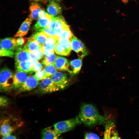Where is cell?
Wrapping results in <instances>:
<instances>
[{"instance_id": "cell-39", "label": "cell", "mask_w": 139, "mask_h": 139, "mask_svg": "<svg viewBox=\"0 0 139 139\" xmlns=\"http://www.w3.org/2000/svg\"><path fill=\"white\" fill-rule=\"evenodd\" d=\"M3 139H16V137L15 136L11 135V134L6 136L3 137L2 138Z\"/></svg>"}, {"instance_id": "cell-28", "label": "cell", "mask_w": 139, "mask_h": 139, "mask_svg": "<svg viewBox=\"0 0 139 139\" xmlns=\"http://www.w3.org/2000/svg\"><path fill=\"white\" fill-rule=\"evenodd\" d=\"M57 70L54 64L45 66L44 69L47 77H51L55 74L57 72Z\"/></svg>"}, {"instance_id": "cell-30", "label": "cell", "mask_w": 139, "mask_h": 139, "mask_svg": "<svg viewBox=\"0 0 139 139\" xmlns=\"http://www.w3.org/2000/svg\"><path fill=\"white\" fill-rule=\"evenodd\" d=\"M73 34L70 30V28L64 30L62 33L60 37L63 39L71 40Z\"/></svg>"}, {"instance_id": "cell-15", "label": "cell", "mask_w": 139, "mask_h": 139, "mask_svg": "<svg viewBox=\"0 0 139 139\" xmlns=\"http://www.w3.org/2000/svg\"><path fill=\"white\" fill-rule=\"evenodd\" d=\"M54 65L57 69L60 71H68L70 65L67 59L59 56H56Z\"/></svg>"}, {"instance_id": "cell-32", "label": "cell", "mask_w": 139, "mask_h": 139, "mask_svg": "<svg viewBox=\"0 0 139 139\" xmlns=\"http://www.w3.org/2000/svg\"><path fill=\"white\" fill-rule=\"evenodd\" d=\"M34 76L38 81L42 80L47 78L44 69H42L36 72Z\"/></svg>"}, {"instance_id": "cell-35", "label": "cell", "mask_w": 139, "mask_h": 139, "mask_svg": "<svg viewBox=\"0 0 139 139\" xmlns=\"http://www.w3.org/2000/svg\"><path fill=\"white\" fill-rule=\"evenodd\" d=\"M0 103V107H4L8 104L9 102L8 99L6 98L3 96H1Z\"/></svg>"}, {"instance_id": "cell-23", "label": "cell", "mask_w": 139, "mask_h": 139, "mask_svg": "<svg viewBox=\"0 0 139 139\" xmlns=\"http://www.w3.org/2000/svg\"><path fill=\"white\" fill-rule=\"evenodd\" d=\"M44 57L42 61L43 64L45 66L54 64L56 56L54 52L44 51Z\"/></svg>"}, {"instance_id": "cell-37", "label": "cell", "mask_w": 139, "mask_h": 139, "mask_svg": "<svg viewBox=\"0 0 139 139\" xmlns=\"http://www.w3.org/2000/svg\"><path fill=\"white\" fill-rule=\"evenodd\" d=\"M26 38L21 37L18 38L16 39V42L18 46H21L23 44L26 40Z\"/></svg>"}, {"instance_id": "cell-38", "label": "cell", "mask_w": 139, "mask_h": 139, "mask_svg": "<svg viewBox=\"0 0 139 139\" xmlns=\"http://www.w3.org/2000/svg\"><path fill=\"white\" fill-rule=\"evenodd\" d=\"M49 15V14L46 13L44 10L41 9L39 14V17H47Z\"/></svg>"}, {"instance_id": "cell-9", "label": "cell", "mask_w": 139, "mask_h": 139, "mask_svg": "<svg viewBox=\"0 0 139 139\" xmlns=\"http://www.w3.org/2000/svg\"><path fill=\"white\" fill-rule=\"evenodd\" d=\"M39 84V81L34 75L28 76L24 83L18 89V91L21 92L30 91L37 87Z\"/></svg>"}, {"instance_id": "cell-8", "label": "cell", "mask_w": 139, "mask_h": 139, "mask_svg": "<svg viewBox=\"0 0 139 139\" xmlns=\"http://www.w3.org/2000/svg\"><path fill=\"white\" fill-rule=\"evenodd\" d=\"M28 76L26 73L17 71L13 77L11 89H18L26 80Z\"/></svg>"}, {"instance_id": "cell-24", "label": "cell", "mask_w": 139, "mask_h": 139, "mask_svg": "<svg viewBox=\"0 0 139 139\" xmlns=\"http://www.w3.org/2000/svg\"><path fill=\"white\" fill-rule=\"evenodd\" d=\"M82 59H77L71 61L70 64L72 68L71 73L73 74H77L80 71L82 65Z\"/></svg>"}, {"instance_id": "cell-29", "label": "cell", "mask_w": 139, "mask_h": 139, "mask_svg": "<svg viewBox=\"0 0 139 139\" xmlns=\"http://www.w3.org/2000/svg\"><path fill=\"white\" fill-rule=\"evenodd\" d=\"M14 54L13 51L6 49L0 45V56H1L13 57Z\"/></svg>"}, {"instance_id": "cell-34", "label": "cell", "mask_w": 139, "mask_h": 139, "mask_svg": "<svg viewBox=\"0 0 139 139\" xmlns=\"http://www.w3.org/2000/svg\"><path fill=\"white\" fill-rule=\"evenodd\" d=\"M85 139H99V137L95 133H86L84 136Z\"/></svg>"}, {"instance_id": "cell-4", "label": "cell", "mask_w": 139, "mask_h": 139, "mask_svg": "<svg viewBox=\"0 0 139 139\" xmlns=\"http://www.w3.org/2000/svg\"><path fill=\"white\" fill-rule=\"evenodd\" d=\"M72 49L71 40L57 38L54 49L57 54L67 56L70 54Z\"/></svg>"}, {"instance_id": "cell-14", "label": "cell", "mask_w": 139, "mask_h": 139, "mask_svg": "<svg viewBox=\"0 0 139 139\" xmlns=\"http://www.w3.org/2000/svg\"><path fill=\"white\" fill-rule=\"evenodd\" d=\"M32 20L30 18H27L21 24L17 32L15 35L14 37H21L26 35L28 32Z\"/></svg>"}, {"instance_id": "cell-21", "label": "cell", "mask_w": 139, "mask_h": 139, "mask_svg": "<svg viewBox=\"0 0 139 139\" xmlns=\"http://www.w3.org/2000/svg\"><path fill=\"white\" fill-rule=\"evenodd\" d=\"M57 37L56 36H49L46 41L42 46L44 52L45 51L54 52Z\"/></svg>"}, {"instance_id": "cell-6", "label": "cell", "mask_w": 139, "mask_h": 139, "mask_svg": "<svg viewBox=\"0 0 139 139\" xmlns=\"http://www.w3.org/2000/svg\"><path fill=\"white\" fill-rule=\"evenodd\" d=\"M54 84L59 89H63L68 86L69 81L66 74L58 72L50 77Z\"/></svg>"}, {"instance_id": "cell-17", "label": "cell", "mask_w": 139, "mask_h": 139, "mask_svg": "<svg viewBox=\"0 0 139 139\" xmlns=\"http://www.w3.org/2000/svg\"><path fill=\"white\" fill-rule=\"evenodd\" d=\"M60 134L54 129H52L50 127H48L44 128L42 131L41 138L57 139L59 138Z\"/></svg>"}, {"instance_id": "cell-12", "label": "cell", "mask_w": 139, "mask_h": 139, "mask_svg": "<svg viewBox=\"0 0 139 139\" xmlns=\"http://www.w3.org/2000/svg\"><path fill=\"white\" fill-rule=\"evenodd\" d=\"M70 28L69 26L66 23L62 16H57V19L54 30L56 37H59L65 29Z\"/></svg>"}, {"instance_id": "cell-11", "label": "cell", "mask_w": 139, "mask_h": 139, "mask_svg": "<svg viewBox=\"0 0 139 139\" xmlns=\"http://www.w3.org/2000/svg\"><path fill=\"white\" fill-rule=\"evenodd\" d=\"M47 9L51 15L55 16L62 13V8L60 4L55 0H46Z\"/></svg>"}, {"instance_id": "cell-3", "label": "cell", "mask_w": 139, "mask_h": 139, "mask_svg": "<svg viewBox=\"0 0 139 139\" xmlns=\"http://www.w3.org/2000/svg\"><path fill=\"white\" fill-rule=\"evenodd\" d=\"M13 75L12 71L7 68H4L1 70V91H5L11 89L12 84L10 83V80L12 79Z\"/></svg>"}, {"instance_id": "cell-18", "label": "cell", "mask_w": 139, "mask_h": 139, "mask_svg": "<svg viewBox=\"0 0 139 139\" xmlns=\"http://www.w3.org/2000/svg\"><path fill=\"white\" fill-rule=\"evenodd\" d=\"M51 15L47 17H39L35 24L34 29L36 31L44 28L48 27L51 20Z\"/></svg>"}, {"instance_id": "cell-20", "label": "cell", "mask_w": 139, "mask_h": 139, "mask_svg": "<svg viewBox=\"0 0 139 139\" xmlns=\"http://www.w3.org/2000/svg\"><path fill=\"white\" fill-rule=\"evenodd\" d=\"M33 63L30 60L18 63H15L17 71H20L25 73L32 72V66Z\"/></svg>"}, {"instance_id": "cell-10", "label": "cell", "mask_w": 139, "mask_h": 139, "mask_svg": "<svg viewBox=\"0 0 139 139\" xmlns=\"http://www.w3.org/2000/svg\"><path fill=\"white\" fill-rule=\"evenodd\" d=\"M15 63H18L30 60L29 52L24 47H18L14 53Z\"/></svg>"}, {"instance_id": "cell-2", "label": "cell", "mask_w": 139, "mask_h": 139, "mask_svg": "<svg viewBox=\"0 0 139 139\" xmlns=\"http://www.w3.org/2000/svg\"><path fill=\"white\" fill-rule=\"evenodd\" d=\"M82 123L79 116H77L73 118L56 123L54 126V129L59 133L61 134L72 130Z\"/></svg>"}, {"instance_id": "cell-1", "label": "cell", "mask_w": 139, "mask_h": 139, "mask_svg": "<svg viewBox=\"0 0 139 139\" xmlns=\"http://www.w3.org/2000/svg\"><path fill=\"white\" fill-rule=\"evenodd\" d=\"M79 116L82 123L89 126L105 124L107 121L106 118L101 115L96 108L90 104L82 105Z\"/></svg>"}, {"instance_id": "cell-19", "label": "cell", "mask_w": 139, "mask_h": 139, "mask_svg": "<svg viewBox=\"0 0 139 139\" xmlns=\"http://www.w3.org/2000/svg\"><path fill=\"white\" fill-rule=\"evenodd\" d=\"M106 128L104 138L118 139L120 138L115 128L113 123H108Z\"/></svg>"}, {"instance_id": "cell-41", "label": "cell", "mask_w": 139, "mask_h": 139, "mask_svg": "<svg viewBox=\"0 0 139 139\" xmlns=\"http://www.w3.org/2000/svg\"><path fill=\"white\" fill-rule=\"evenodd\" d=\"M57 2H59L60 1V0H55Z\"/></svg>"}, {"instance_id": "cell-13", "label": "cell", "mask_w": 139, "mask_h": 139, "mask_svg": "<svg viewBox=\"0 0 139 139\" xmlns=\"http://www.w3.org/2000/svg\"><path fill=\"white\" fill-rule=\"evenodd\" d=\"M0 45L4 48L14 51L18 47L16 39L14 38H7L1 40Z\"/></svg>"}, {"instance_id": "cell-5", "label": "cell", "mask_w": 139, "mask_h": 139, "mask_svg": "<svg viewBox=\"0 0 139 139\" xmlns=\"http://www.w3.org/2000/svg\"><path fill=\"white\" fill-rule=\"evenodd\" d=\"M59 90L50 77H48L42 80L36 92L38 93L45 94L52 93Z\"/></svg>"}, {"instance_id": "cell-25", "label": "cell", "mask_w": 139, "mask_h": 139, "mask_svg": "<svg viewBox=\"0 0 139 139\" xmlns=\"http://www.w3.org/2000/svg\"><path fill=\"white\" fill-rule=\"evenodd\" d=\"M14 128L7 123H3L1 126V134L3 137L11 134L14 131Z\"/></svg>"}, {"instance_id": "cell-7", "label": "cell", "mask_w": 139, "mask_h": 139, "mask_svg": "<svg viewBox=\"0 0 139 139\" xmlns=\"http://www.w3.org/2000/svg\"><path fill=\"white\" fill-rule=\"evenodd\" d=\"M71 42L72 49L78 54L79 57L82 58L86 55V47L80 40L73 36L71 38Z\"/></svg>"}, {"instance_id": "cell-22", "label": "cell", "mask_w": 139, "mask_h": 139, "mask_svg": "<svg viewBox=\"0 0 139 139\" xmlns=\"http://www.w3.org/2000/svg\"><path fill=\"white\" fill-rule=\"evenodd\" d=\"M30 14L29 18L32 20H37L39 17V14L41 10L39 5L36 3H32L30 7Z\"/></svg>"}, {"instance_id": "cell-26", "label": "cell", "mask_w": 139, "mask_h": 139, "mask_svg": "<svg viewBox=\"0 0 139 139\" xmlns=\"http://www.w3.org/2000/svg\"><path fill=\"white\" fill-rule=\"evenodd\" d=\"M29 52L30 60L33 63L42 59L44 55L43 48L41 49L36 51Z\"/></svg>"}, {"instance_id": "cell-40", "label": "cell", "mask_w": 139, "mask_h": 139, "mask_svg": "<svg viewBox=\"0 0 139 139\" xmlns=\"http://www.w3.org/2000/svg\"><path fill=\"white\" fill-rule=\"evenodd\" d=\"M36 2H39L43 1L44 0H31Z\"/></svg>"}, {"instance_id": "cell-31", "label": "cell", "mask_w": 139, "mask_h": 139, "mask_svg": "<svg viewBox=\"0 0 139 139\" xmlns=\"http://www.w3.org/2000/svg\"><path fill=\"white\" fill-rule=\"evenodd\" d=\"M37 31L39 32H44L49 36H56L55 30L48 27L41 29L38 30Z\"/></svg>"}, {"instance_id": "cell-36", "label": "cell", "mask_w": 139, "mask_h": 139, "mask_svg": "<svg viewBox=\"0 0 139 139\" xmlns=\"http://www.w3.org/2000/svg\"><path fill=\"white\" fill-rule=\"evenodd\" d=\"M56 19L57 17H55L54 16L51 15V20L48 26V28L54 30L56 22Z\"/></svg>"}, {"instance_id": "cell-27", "label": "cell", "mask_w": 139, "mask_h": 139, "mask_svg": "<svg viewBox=\"0 0 139 139\" xmlns=\"http://www.w3.org/2000/svg\"><path fill=\"white\" fill-rule=\"evenodd\" d=\"M33 36L34 39L42 46L46 42L49 36L44 32H39Z\"/></svg>"}, {"instance_id": "cell-16", "label": "cell", "mask_w": 139, "mask_h": 139, "mask_svg": "<svg viewBox=\"0 0 139 139\" xmlns=\"http://www.w3.org/2000/svg\"><path fill=\"white\" fill-rule=\"evenodd\" d=\"M29 52L37 51L42 48V46L32 36L29 38L26 44L23 46Z\"/></svg>"}, {"instance_id": "cell-33", "label": "cell", "mask_w": 139, "mask_h": 139, "mask_svg": "<svg viewBox=\"0 0 139 139\" xmlns=\"http://www.w3.org/2000/svg\"><path fill=\"white\" fill-rule=\"evenodd\" d=\"M42 66L41 63L38 61H36L32 65V71L36 72L42 70Z\"/></svg>"}]
</instances>
